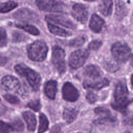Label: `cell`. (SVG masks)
<instances>
[{
  "label": "cell",
  "mask_w": 133,
  "mask_h": 133,
  "mask_svg": "<svg viewBox=\"0 0 133 133\" xmlns=\"http://www.w3.org/2000/svg\"><path fill=\"white\" fill-rule=\"evenodd\" d=\"M124 116L123 123L125 125L133 126V111H127Z\"/></svg>",
  "instance_id": "83f0119b"
},
{
  "label": "cell",
  "mask_w": 133,
  "mask_h": 133,
  "mask_svg": "<svg viewBox=\"0 0 133 133\" xmlns=\"http://www.w3.org/2000/svg\"><path fill=\"white\" fill-rule=\"evenodd\" d=\"M83 87L84 88L89 90H99L109 85V81L105 78L102 79H97L90 80H86L83 82Z\"/></svg>",
  "instance_id": "7c38bea8"
},
{
  "label": "cell",
  "mask_w": 133,
  "mask_h": 133,
  "mask_svg": "<svg viewBox=\"0 0 133 133\" xmlns=\"http://www.w3.org/2000/svg\"><path fill=\"white\" fill-rule=\"evenodd\" d=\"M47 26L49 31L53 34L62 37H67L72 35L71 32L52 23H49Z\"/></svg>",
  "instance_id": "44dd1931"
},
{
  "label": "cell",
  "mask_w": 133,
  "mask_h": 133,
  "mask_svg": "<svg viewBox=\"0 0 133 133\" xmlns=\"http://www.w3.org/2000/svg\"><path fill=\"white\" fill-rule=\"evenodd\" d=\"M45 93L46 96L51 99H54L57 91V83L54 80L47 82L44 87Z\"/></svg>",
  "instance_id": "2e32d148"
},
{
  "label": "cell",
  "mask_w": 133,
  "mask_h": 133,
  "mask_svg": "<svg viewBox=\"0 0 133 133\" xmlns=\"http://www.w3.org/2000/svg\"><path fill=\"white\" fill-rule=\"evenodd\" d=\"M1 84L4 89L9 91H17L20 87L19 80L16 77L11 75L4 76L2 79Z\"/></svg>",
  "instance_id": "8fae6325"
},
{
  "label": "cell",
  "mask_w": 133,
  "mask_h": 133,
  "mask_svg": "<svg viewBox=\"0 0 133 133\" xmlns=\"http://www.w3.org/2000/svg\"><path fill=\"white\" fill-rule=\"evenodd\" d=\"M72 15L78 21L85 23L88 15L87 7L81 4H75L72 7Z\"/></svg>",
  "instance_id": "30bf717a"
},
{
  "label": "cell",
  "mask_w": 133,
  "mask_h": 133,
  "mask_svg": "<svg viewBox=\"0 0 133 133\" xmlns=\"http://www.w3.org/2000/svg\"><path fill=\"white\" fill-rule=\"evenodd\" d=\"M128 8L125 4L121 0H116L115 3V16L116 18L121 20L127 15Z\"/></svg>",
  "instance_id": "ac0fdd59"
},
{
  "label": "cell",
  "mask_w": 133,
  "mask_h": 133,
  "mask_svg": "<svg viewBox=\"0 0 133 133\" xmlns=\"http://www.w3.org/2000/svg\"><path fill=\"white\" fill-rule=\"evenodd\" d=\"M3 97L7 101L11 104H18L20 102L19 99L17 96L10 94H6Z\"/></svg>",
  "instance_id": "1f68e13d"
},
{
  "label": "cell",
  "mask_w": 133,
  "mask_h": 133,
  "mask_svg": "<svg viewBox=\"0 0 133 133\" xmlns=\"http://www.w3.org/2000/svg\"><path fill=\"white\" fill-rule=\"evenodd\" d=\"M103 66L107 71L110 72H115L118 69V65L116 62L111 59L104 60Z\"/></svg>",
  "instance_id": "d4e9b609"
},
{
  "label": "cell",
  "mask_w": 133,
  "mask_h": 133,
  "mask_svg": "<svg viewBox=\"0 0 133 133\" xmlns=\"http://www.w3.org/2000/svg\"><path fill=\"white\" fill-rule=\"evenodd\" d=\"M16 26L17 28L21 29L32 35H37L39 34V30L35 26L31 24L19 23V24H16Z\"/></svg>",
  "instance_id": "603a6c76"
},
{
  "label": "cell",
  "mask_w": 133,
  "mask_h": 133,
  "mask_svg": "<svg viewBox=\"0 0 133 133\" xmlns=\"http://www.w3.org/2000/svg\"><path fill=\"white\" fill-rule=\"evenodd\" d=\"M61 128L58 125H56L52 127L51 133H60Z\"/></svg>",
  "instance_id": "74e56055"
},
{
  "label": "cell",
  "mask_w": 133,
  "mask_h": 133,
  "mask_svg": "<svg viewBox=\"0 0 133 133\" xmlns=\"http://www.w3.org/2000/svg\"><path fill=\"white\" fill-rule=\"evenodd\" d=\"M89 52L86 49H78L71 53L69 58V66L73 69L81 67L89 56Z\"/></svg>",
  "instance_id": "8992f818"
},
{
  "label": "cell",
  "mask_w": 133,
  "mask_h": 133,
  "mask_svg": "<svg viewBox=\"0 0 133 133\" xmlns=\"http://www.w3.org/2000/svg\"><path fill=\"white\" fill-rule=\"evenodd\" d=\"M16 72L20 76L25 77L28 83L35 91L40 87L41 77L39 74L33 70L23 64H17L15 66Z\"/></svg>",
  "instance_id": "7a4b0ae2"
},
{
  "label": "cell",
  "mask_w": 133,
  "mask_h": 133,
  "mask_svg": "<svg viewBox=\"0 0 133 133\" xmlns=\"http://www.w3.org/2000/svg\"><path fill=\"white\" fill-rule=\"evenodd\" d=\"M78 111L72 108H65L63 112V119L68 124L72 123L76 118Z\"/></svg>",
  "instance_id": "d6986e66"
},
{
  "label": "cell",
  "mask_w": 133,
  "mask_h": 133,
  "mask_svg": "<svg viewBox=\"0 0 133 133\" xmlns=\"http://www.w3.org/2000/svg\"><path fill=\"white\" fill-rule=\"evenodd\" d=\"M94 111L95 114L100 116L111 114L110 111L108 109L104 107H98L96 108Z\"/></svg>",
  "instance_id": "836d02e7"
},
{
  "label": "cell",
  "mask_w": 133,
  "mask_h": 133,
  "mask_svg": "<svg viewBox=\"0 0 133 133\" xmlns=\"http://www.w3.org/2000/svg\"><path fill=\"white\" fill-rule=\"evenodd\" d=\"M130 83L131 85L133 86V73L131 74L130 77Z\"/></svg>",
  "instance_id": "ab89813d"
},
{
  "label": "cell",
  "mask_w": 133,
  "mask_h": 133,
  "mask_svg": "<svg viewBox=\"0 0 133 133\" xmlns=\"http://www.w3.org/2000/svg\"><path fill=\"white\" fill-rule=\"evenodd\" d=\"M48 120L46 116L43 114L41 113L39 116V126L38 129V133H44L46 131L48 127Z\"/></svg>",
  "instance_id": "cb8c5ba5"
},
{
  "label": "cell",
  "mask_w": 133,
  "mask_h": 133,
  "mask_svg": "<svg viewBox=\"0 0 133 133\" xmlns=\"http://www.w3.org/2000/svg\"><path fill=\"white\" fill-rule=\"evenodd\" d=\"M102 45V42L99 40H94L88 45V49L91 50H97Z\"/></svg>",
  "instance_id": "e575fe53"
},
{
  "label": "cell",
  "mask_w": 133,
  "mask_h": 133,
  "mask_svg": "<svg viewBox=\"0 0 133 133\" xmlns=\"http://www.w3.org/2000/svg\"><path fill=\"white\" fill-rule=\"evenodd\" d=\"M104 21L96 14H93L89 22V28L95 33H99L103 29Z\"/></svg>",
  "instance_id": "4fadbf2b"
},
{
  "label": "cell",
  "mask_w": 133,
  "mask_h": 133,
  "mask_svg": "<svg viewBox=\"0 0 133 133\" xmlns=\"http://www.w3.org/2000/svg\"><path fill=\"white\" fill-rule=\"evenodd\" d=\"M117 121L116 118L111 114L100 116V117L95 120L94 123L96 125H108L114 124Z\"/></svg>",
  "instance_id": "ffe728a7"
},
{
  "label": "cell",
  "mask_w": 133,
  "mask_h": 133,
  "mask_svg": "<svg viewBox=\"0 0 133 133\" xmlns=\"http://www.w3.org/2000/svg\"><path fill=\"white\" fill-rule=\"evenodd\" d=\"M130 65L133 66V54L131 55V57L130 58Z\"/></svg>",
  "instance_id": "f35d334b"
},
{
  "label": "cell",
  "mask_w": 133,
  "mask_h": 133,
  "mask_svg": "<svg viewBox=\"0 0 133 133\" xmlns=\"http://www.w3.org/2000/svg\"><path fill=\"white\" fill-rule=\"evenodd\" d=\"M86 98L87 101L90 104H93L96 102L98 99V96L97 95L94 94L91 91H89L87 92L86 96Z\"/></svg>",
  "instance_id": "d590c367"
},
{
  "label": "cell",
  "mask_w": 133,
  "mask_h": 133,
  "mask_svg": "<svg viewBox=\"0 0 133 133\" xmlns=\"http://www.w3.org/2000/svg\"><path fill=\"white\" fill-rule=\"evenodd\" d=\"M27 106L33 110L37 112L39 111L41 108L42 105L40 102V101L38 99L32 100L30 101L28 104Z\"/></svg>",
  "instance_id": "f546056e"
},
{
  "label": "cell",
  "mask_w": 133,
  "mask_h": 133,
  "mask_svg": "<svg viewBox=\"0 0 133 133\" xmlns=\"http://www.w3.org/2000/svg\"><path fill=\"white\" fill-rule=\"evenodd\" d=\"M113 9L112 0H102L99 5V11L104 16H109L111 15Z\"/></svg>",
  "instance_id": "e0dca14e"
},
{
  "label": "cell",
  "mask_w": 133,
  "mask_h": 133,
  "mask_svg": "<svg viewBox=\"0 0 133 133\" xmlns=\"http://www.w3.org/2000/svg\"><path fill=\"white\" fill-rule=\"evenodd\" d=\"M52 62L58 73L62 74L65 73L66 67L65 63V52L59 46H55L52 49Z\"/></svg>",
  "instance_id": "5b68a950"
},
{
  "label": "cell",
  "mask_w": 133,
  "mask_h": 133,
  "mask_svg": "<svg viewBox=\"0 0 133 133\" xmlns=\"http://www.w3.org/2000/svg\"><path fill=\"white\" fill-rule=\"evenodd\" d=\"M83 74L86 77L92 79H99L102 75V72L100 69L96 65H89L83 71Z\"/></svg>",
  "instance_id": "5bb4252c"
},
{
  "label": "cell",
  "mask_w": 133,
  "mask_h": 133,
  "mask_svg": "<svg viewBox=\"0 0 133 133\" xmlns=\"http://www.w3.org/2000/svg\"><path fill=\"white\" fill-rule=\"evenodd\" d=\"M15 16L16 18L24 21L33 20L35 18L34 13L26 9H19L15 13Z\"/></svg>",
  "instance_id": "7402d4cb"
},
{
  "label": "cell",
  "mask_w": 133,
  "mask_h": 133,
  "mask_svg": "<svg viewBox=\"0 0 133 133\" xmlns=\"http://www.w3.org/2000/svg\"><path fill=\"white\" fill-rule=\"evenodd\" d=\"M13 129L17 131H22L24 129V124L19 118H16L10 124Z\"/></svg>",
  "instance_id": "f1b7e54d"
},
{
  "label": "cell",
  "mask_w": 133,
  "mask_h": 133,
  "mask_svg": "<svg viewBox=\"0 0 133 133\" xmlns=\"http://www.w3.org/2000/svg\"><path fill=\"white\" fill-rule=\"evenodd\" d=\"M86 41V37L84 36H80L70 41L69 45L70 46L77 47L83 45Z\"/></svg>",
  "instance_id": "4316f807"
},
{
  "label": "cell",
  "mask_w": 133,
  "mask_h": 133,
  "mask_svg": "<svg viewBox=\"0 0 133 133\" xmlns=\"http://www.w3.org/2000/svg\"><path fill=\"white\" fill-rule=\"evenodd\" d=\"M12 39L14 42H20L26 39V36L21 32H14L12 34Z\"/></svg>",
  "instance_id": "4dcf8cb0"
},
{
  "label": "cell",
  "mask_w": 133,
  "mask_h": 133,
  "mask_svg": "<svg viewBox=\"0 0 133 133\" xmlns=\"http://www.w3.org/2000/svg\"><path fill=\"white\" fill-rule=\"evenodd\" d=\"M124 133H131V132H130L129 131H125V132H124Z\"/></svg>",
  "instance_id": "b9f144b4"
},
{
  "label": "cell",
  "mask_w": 133,
  "mask_h": 133,
  "mask_svg": "<svg viewBox=\"0 0 133 133\" xmlns=\"http://www.w3.org/2000/svg\"><path fill=\"white\" fill-rule=\"evenodd\" d=\"M17 3L14 1L2 3L1 4V12L2 13L8 12L17 7Z\"/></svg>",
  "instance_id": "484cf974"
},
{
  "label": "cell",
  "mask_w": 133,
  "mask_h": 133,
  "mask_svg": "<svg viewBox=\"0 0 133 133\" xmlns=\"http://www.w3.org/2000/svg\"><path fill=\"white\" fill-rule=\"evenodd\" d=\"M128 96L129 92L126 83L123 81L118 82L114 89V101L111 104L112 107L124 115L127 111L128 105L131 102Z\"/></svg>",
  "instance_id": "6da1fadb"
},
{
  "label": "cell",
  "mask_w": 133,
  "mask_h": 133,
  "mask_svg": "<svg viewBox=\"0 0 133 133\" xmlns=\"http://www.w3.org/2000/svg\"><path fill=\"white\" fill-rule=\"evenodd\" d=\"M62 97L64 100L69 102H74L79 97L77 89L71 83L66 82L62 87Z\"/></svg>",
  "instance_id": "9c48e42d"
},
{
  "label": "cell",
  "mask_w": 133,
  "mask_h": 133,
  "mask_svg": "<svg viewBox=\"0 0 133 133\" xmlns=\"http://www.w3.org/2000/svg\"><path fill=\"white\" fill-rule=\"evenodd\" d=\"M38 8L42 10L50 12H62L64 6L58 0H36Z\"/></svg>",
  "instance_id": "52a82bcc"
},
{
  "label": "cell",
  "mask_w": 133,
  "mask_h": 133,
  "mask_svg": "<svg viewBox=\"0 0 133 133\" xmlns=\"http://www.w3.org/2000/svg\"><path fill=\"white\" fill-rule=\"evenodd\" d=\"M48 47L46 44L42 41H36L27 47L29 58L35 61H43L46 58Z\"/></svg>",
  "instance_id": "3957f363"
},
{
  "label": "cell",
  "mask_w": 133,
  "mask_h": 133,
  "mask_svg": "<svg viewBox=\"0 0 133 133\" xmlns=\"http://www.w3.org/2000/svg\"><path fill=\"white\" fill-rule=\"evenodd\" d=\"M14 130L10 124L1 121V133H10Z\"/></svg>",
  "instance_id": "d6a6232c"
},
{
  "label": "cell",
  "mask_w": 133,
  "mask_h": 133,
  "mask_svg": "<svg viewBox=\"0 0 133 133\" xmlns=\"http://www.w3.org/2000/svg\"><path fill=\"white\" fill-rule=\"evenodd\" d=\"M111 53L114 59L119 62H125L131 57V49L126 43L117 42L111 48Z\"/></svg>",
  "instance_id": "277c9868"
},
{
  "label": "cell",
  "mask_w": 133,
  "mask_h": 133,
  "mask_svg": "<svg viewBox=\"0 0 133 133\" xmlns=\"http://www.w3.org/2000/svg\"><path fill=\"white\" fill-rule=\"evenodd\" d=\"M46 20L49 22L58 24L65 28L74 29L76 28L75 24L69 18L59 15H48L45 17Z\"/></svg>",
  "instance_id": "ba28073f"
},
{
  "label": "cell",
  "mask_w": 133,
  "mask_h": 133,
  "mask_svg": "<svg viewBox=\"0 0 133 133\" xmlns=\"http://www.w3.org/2000/svg\"><path fill=\"white\" fill-rule=\"evenodd\" d=\"M0 34H1V47H3L5 46L7 44V35L5 30L2 27L1 28L0 30Z\"/></svg>",
  "instance_id": "8d00e7d4"
},
{
  "label": "cell",
  "mask_w": 133,
  "mask_h": 133,
  "mask_svg": "<svg viewBox=\"0 0 133 133\" xmlns=\"http://www.w3.org/2000/svg\"><path fill=\"white\" fill-rule=\"evenodd\" d=\"M84 1H89V2H91V1H94L95 0H84Z\"/></svg>",
  "instance_id": "60d3db41"
},
{
  "label": "cell",
  "mask_w": 133,
  "mask_h": 133,
  "mask_svg": "<svg viewBox=\"0 0 133 133\" xmlns=\"http://www.w3.org/2000/svg\"><path fill=\"white\" fill-rule=\"evenodd\" d=\"M23 118L27 124L28 129L30 131H34L36 126V119L34 113L29 111H26L22 113Z\"/></svg>",
  "instance_id": "9a60e30c"
}]
</instances>
